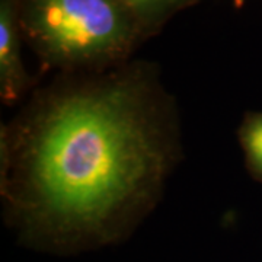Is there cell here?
Listing matches in <instances>:
<instances>
[{
    "instance_id": "3957f363",
    "label": "cell",
    "mask_w": 262,
    "mask_h": 262,
    "mask_svg": "<svg viewBox=\"0 0 262 262\" xmlns=\"http://www.w3.org/2000/svg\"><path fill=\"white\" fill-rule=\"evenodd\" d=\"M28 86L19 56L18 29L10 0L0 8V95L3 102L15 103Z\"/></svg>"
},
{
    "instance_id": "5b68a950",
    "label": "cell",
    "mask_w": 262,
    "mask_h": 262,
    "mask_svg": "<svg viewBox=\"0 0 262 262\" xmlns=\"http://www.w3.org/2000/svg\"><path fill=\"white\" fill-rule=\"evenodd\" d=\"M125 9L134 12L139 18H158L177 6L181 0H118Z\"/></svg>"
},
{
    "instance_id": "6da1fadb",
    "label": "cell",
    "mask_w": 262,
    "mask_h": 262,
    "mask_svg": "<svg viewBox=\"0 0 262 262\" xmlns=\"http://www.w3.org/2000/svg\"><path fill=\"white\" fill-rule=\"evenodd\" d=\"M0 141L10 220L29 244L63 252L128 233L177 156L168 95L140 73L37 94Z\"/></svg>"
},
{
    "instance_id": "7a4b0ae2",
    "label": "cell",
    "mask_w": 262,
    "mask_h": 262,
    "mask_svg": "<svg viewBox=\"0 0 262 262\" xmlns=\"http://www.w3.org/2000/svg\"><path fill=\"white\" fill-rule=\"evenodd\" d=\"M24 24L54 64H101L130 47L134 29L118 0H28Z\"/></svg>"
},
{
    "instance_id": "277c9868",
    "label": "cell",
    "mask_w": 262,
    "mask_h": 262,
    "mask_svg": "<svg viewBox=\"0 0 262 262\" xmlns=\"http://www.w3.org/2000/svg\"><path fill=\"white\" fill-rule=\"evenodd\" d=\"M239 144L251 177L262 184V113H248L237 130Z\"/></svg>"
}]
</instances>
